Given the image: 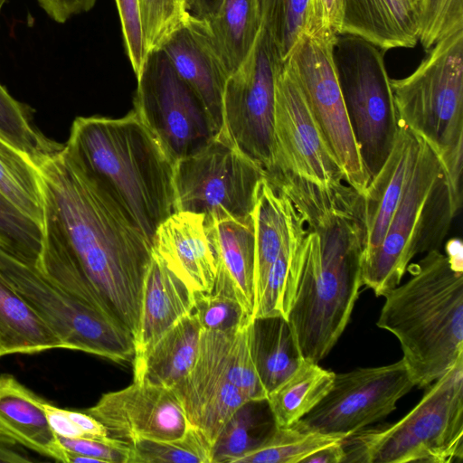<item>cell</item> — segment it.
<instances>
[{
	"label": "cell",
	"instance_id": "1",
	"mask_svg": "<svg viewBox=\"0 0 463 463\" xmlns=\"http://www.w3.org/2000/svg\"><path fill=\"white\" fill-rule=\"evenodd\" d=\"M33 160L43 194L41 249L75 263L109 313L135 337L152 244L65 144Z\"/></svg>",
	"mask_w": 463,
	"mask_h": 463
},
{
	"label": "cell",
	"instance_id": "2",
	"mask_svg": "<svg viewBox=\"0 0 463 463\" xmlns=\"http://www.w3.org/2000/svg\"><path fill=\"white\" fill-rule=\"evenodd\" d=\"M272 184L306 224L304 261L288 322L302 358L318 363L344 333L363 286L364 194L345 181L322 184L290 174L276 175Z\"/></svg>",
	"mask_w": 463,
	"mask_h": 463
},
{
	"label": "cell",
	"instance_id": "3",
	"mask_svg": "<svg viewBox=\"0 0 463 463\" xmlns=\"http://www.w3.org/2000/svg\"><path fill=\"white\" fill-rule=\"evenodd\" d=\"M410 279L383 295L376 326L399 341L402 359L420 388L463 355L462 243L432 250L407 268Z\"/></svg>",
	"mask_w": 463,
	"mask_h": 463
},
{
	"label": "cell",
	"instance_id": "4",
	"mask_svg": "<svg viewBox=\"0 0 463 463\" xmlns=\"http://www.w3.org/2000/svg\"><path fill=\"white\" fill-rule=\"evenodd\" d=\"M65 145L152 244L158 226L176 212L175 163L135 109L117 118H76Z\"/></svg>",
	"mask_w": 463,
	"mask_h": 463
},
{
	"label": "cell",
	"instance_id": "5",
	"mask_svg": "<svg viewBox=\"0 0 463 463\" xmlns=\"http://www.w3.org/2000/svg\"><path fill=\"white\" fill-rule=\"evenodd\" d=\"M399 125L439 160L456 210L462 204L463 30L432 46L405 78L391 79Z\"/></svg>",
	"mask_w": 463,
	"mask_h": 463
},
{
	"label": "cell",
	"instance_id": "6",
	"mask_svg": "<svg viewBox=\"0 0 463 463\" xmlns=\"http://www.w3.org/2000/svg\"><path fill=\"white\" fill-rule=\"evenodd\" d=\"M394 423L344 440L345 463H452L463 458V355Z\"/></svg>",
	"mask_w": 463,
	"mask_h": 463
},
{
	"label": "cell",
	"instance_id": "7",
	"mask_svg": "<svg viewBox=\"0 0 463 463\" xmlns=\"http://www.w3.org/2000/svg\"><path fill=\"white\" fill-rule=\"evenodd\" d=\"M458 214L444 169L420 138L415 165L380 245L362 259L363 285L381 297L419 254L439 250Z\"/></svg>",
	"mask_w": 463,
	"mask_h": 463
},
{
	"label": "cell",
	"instance_id": "8",
	"mask_svg": "<svg viewBox=\"0 0 463 463\" xmlns=\"http://www.w3.org/2000/svg\"><path fill=\"white\" fill-rule=\"evenodd\" d=\"M0 276L61 341L115 363L132 362L133 335L118 320L43 274L34 262L0 245Z\"/></svg>",
	"mask_w": 463,
	"mask_h": 463
},
{
	"label": "cell",
	"instance_id": "9",
	"mask_svg": "<svg viewBox=\"0 0 463 463\" xmlns=\"http://www.w3.org/2000/svg\"><path fill=\"white\" fill-rule=\"evenodd\" d=\"M380 50L350 34H338L333 47L344 102L370 179L390 154L400 127Z\"/></svg>",
	"mask_w": 463,
	"mask_h": 463
},
{
	"label": "cell",
	"instance_id": "10",
	"mask_svg": "<svg viewBox=\"0 0 463 463\" xmlns=\"http://www.w3.org/2000/svg\"><path fill=\"white\" fill-rule=\"evenodd\" d=\"M265 170L220 136L174 167L176 212L202 213L207 222L251 214Z\"/></svg>",
	"mask_w": 463,
	"mask_h": 463
},
{
	"label": "cell",
	"instance_id": "11",
	"mask_svg": "<svg viewBox=\"0 0 463 463\" xmlns=\"http://www.w3.org/2000/svg\"><path fill=\"white\" fill-rule=\"evenodd\" d=\"M336 36L332 32H303L283 63L338 161L345 183L364 194L371 179L359 152L335 68L333 47Z\"/></svg>",
	"mask_w": 463,
	"mask_h": 463
},
{
	"label": "cell",
	"instance_id": "12",
	"mask_svg": "<svg viewBox=\"0 0 463 463\" xmlns=\"http://www.w3.org/2000/svg\"><path fill=\"white\" fill-rule=\"evenodd\" d=\"M282 64L262 27L247 59L226 81L222 125L217 135L260 165L267 175L274 165L275 85Z\"/></svg>",
	"mask_w": 463,
	"mask_h": 463
},
{
	"label": "cell",
	"instance_id": "13",
	"mask_svg": "<svg viewBox=\"0 0 463 463\" xmlns=\"http://www.w3.org/2000/svg\"><path fill=\"white\" fill-rule=\"evenodd\" d=\"M137 80L134 109L175 164L217 136L202 101L161 49L147 53Z\"/></svg>",
	"mask_w": 463,
	"mask_h": 463
},
{
	"label": "cell",
	"instance_id": "14",
	"mask_svg": "<svg viewBox=\"0 0 463 463\" xmlns=\"http://www.w3.org/2000/svg\"><path fill=\"white\" fill-rule=\"evenodd\" d=\"M414 386L402 359L335 373L329 392L299 421L307 429L347 438L391 414Z\"/></svg>",
	"mask_w": 463,
	"mask_h": 463
},
{
	"label": "cell",
	"instance_id": "15",
	"mask_svg": "<svg viewBox=\"0 0 463 463\" xmlns=\"http://www.w3.org/2000/svg\"><path fill=\"white\" fill-rule=\"evenodd\" d=\"M273 174H290L322 184L345 182L338 161L284 63L275 85L274 165L267 175Z\"/></svg>",
	"mask_w": 463,
	"mask_h": 463
},
{
	"label": "cell",
	"instance_id": "16",
	"mask_svg": "<svg viewBox=\"0 0 463 463\" xmlns=\"http://www.w3.org/2000/svg\"><path fill=\"white\" fill-rule=\"evenodd\" d=\"M86 412L106 428L110 438L126 443L175 439L191 427L172 389L136 381L104 393Z\"/></svg>",
	"mask_w": 463,
	"mask_h": 463
},
{
	"label": "cell",
	"instance_id": "17",
	"mask_svg": "<svg viewBox=\"0 0 463 463\" xmlns=\"http://www.w3.org/2000/svg\"><path fill=\"white\" fill-rule=\"evenodd\" d=\"M225 338L226 332L203 329L194 366L172 389L189 424L212 446L228 420L250 402L229 380Z\"/></svg>",
	"mask_w": 463,
	"mask_h": 463
},
{
	"label": "cell",
	"instance_id": "18",
	"mask_svg": "<svg viewBox=\"0 0 463 463\" xmlns=\"http://www.w3.org/2000/svg\"><path fill=\"white\" fill-rule=\"evenodd\" d=\"M152 252L192 292L212 290L217 259L203 214L186 211L171 214L156 229Z\"/></svg>",
	"mask_w": 463,
	"mask_h": 463
},
{
	"label": "cell",
	"instance_id": "19",
	"mask_svg": "<svg viewBox=\"0 0 463 463\" xmlns=\"http://www.w3.org/2000/svg\"><path fill=\"white\" fill-rule=\"evenodd\" d=\"M160 49L178 76L202 101L218 135L222 125V96L229 74L210 44L202 22L186 14L184 23Z\"/></svg>",
	"mask_w": 463,
	"mask_h": 463
},
{
	"label": "cell",
	"instance_id": "20",
	"mask_svg": "<svg viewBox=\"0 0 463 463\" xmlns=\"http://www.w3.org/2000/svg\"><path fill=\"white\" fill-rule=\"evenodd\" d=\"M206 229L217 259V274L212 290L236 298L252 318L255 306L252 214L206 222Z\"/></svg>",
	"mask_w": 463,
	"mask_h": 463
},
{
	"label": "cell",
	"instance_id": "21",
	"mask_svg": "<svg viewBox=\"0 0 463 463\" xmlns=\"http://www.w3.org/2000/svg\"><path fill=\"white\" fill-rule=\"evenodd\" d=\"M420 0H342L340 34L360 37L381 50L419 42Z\"/></svg>",
	"mask_w": 463,
	"mask_h": 463
},
{
	"label": "cell",
	"instance_id": "22",
	"mask_svg": "<svg viewBox=\"0 0 463 463\" xmlns=\"http://www.w3.org/2000/svg\"><path fill=\"white\" fill-rule=\"evenodd\" d=\"M419 148L420 137L400 125L390 154L364 193L367 229L364 255L383 240L410 180Z\"/></svg>",
	"mask_w": 463,
	"mask_h": 463
},
{
	"label": "cell",
	"instance_id": "23",
	"mask_svg": "<svg viewBox=\"0 0 463 463\" xmlns=\"http://www.w3.org/2000/svg\"><path fill=\"white\" fill-rule=\"evenodd\" d=\"M43 398L9 374L0 375V434L20 446L67 463L66 450L52 430Z\"/></svg>",
	"mask_w": 463,
	"mask_h": 463
},
{
	"label": "cell",
	"instance_id": "24",
	"mask_svg": "<svg viewBox=\"0 0 463 463\" xmlns=\"http://www.w3.org/2000/svg\"><path fill=\"white\" fill-rule=\"evenodd\" d=\"M202 326L194 312L178 320L132 361L134 381L173 389L196 360Z\"/></svg>",
	"mask_w": 463,
	"mask_h": 463
},
{
	"label": "cell",
	"instance_id": "25",
	"mask_svg": "<svg viewBox=\"0 0 463 463\" xmlns=\"http://www.w3.org/2000/svg\"><path fill=\"white\" fill-rule=\"evenodd\" d=\"M194 292L152 252L143 284L135 354L193 312Z\"/></svg>",
	"mask_w": 463,
	"mask_h": 463
},
{
	"label": "cell",
	"instance_id": "26",
	"mask_svg": "<svg viewBox=\"0 0 463 463\" xmlns=\"http://www.w3.org/2000/svg\"><path fill=\"white\" fill-rule=\"evenodd\" d=\"M255 237V306L269 270L300 218L289 199L265 177L251 213ZM254 306V308H255Z\"/></svg>",
	"mask_w": 463,
	"mask_h": 463
},
{
	"label": "cell",
	"instance_id": "27",
	"mask_svg": "<svg viewBox=\"0 0 463 463\" xmlns=\"http://www.w3.org/2000/svg\"><path fill=\"white\" fill-rule=\"evenodd\" d=\"M200 21L230 77L247 59L262 30L260 0H224L215 15Z\"/></svg>",
	"mask_w": 463,
	"mask_h": 463
},
{
	"label": "cell",
	"instance_id": "28",
	"mask_svg": "<svg viewBox=\"0 0 463 463\" xmlns=\"http://www.w3.org/2000/svg\"><path fill=\"white\" fill-rule=\"evenodd\" d=\"M251 356L269 394L285 381L303 360L288 319L254 318L250 326Z\"/></svg>",
	"mask_w": 463,
	"mask_h": 463
},
{
	"label": "cell",
	"instance_id": "29",
	"mask_svg": "<svg viewBox=\"0 0 463 463\" xmlns=\"http://www.w3.org/2000/svg\"><path fill=\"white\" fill-rule=\"evenodd\" d=\"M0 348L3 356L64 349L51 328L1 276Z\"/></svg>",
	"mask_w": 463,
	"mask_h": 463
},
{
	"label": "cell",
	"instance_id": "30",
	"mask_svg": "<svg viewBox=\"0 0 463 463\" xmlns=\"http://www.w3.org/2000/svg\"><path fill=\"white\" fill-rule=\"evenodd\" d=\"M335 373L303 359L267 397L276 426L292 425L309 413L329 392Z\"/></svg>",
	"mask_w": 463,
	"mask_h": 463
},
{
	"label": "cell",
	"instance_id": "31",
	"mask_svg": "<svg viewBox=\"0 0 463 463\" xmlns=\"http://www.w3.org/2000/svg\"><path fill=\"white\" fill-rule=\"evenodd\" d=\"M306 224L300 215L292 234L271 265L253 317L288 319L297 293L305 256Z\"/></svg>",
	"mask_w": 463,
	"mask_h": 463
},
{
	"label": "cell",
	"instance_id": "32",
	"mask_svg": "<svg viewBox=\"0 0 463 463\" xmlns=\"http://www.w3.org/2000/svg\"><path fill=\"white\" fill-rule=\"evenodd\" d=\"M0 194L22 214L43 222L40 174L33 158L0 131Z\"/></svg>",
	"mask_w": 463,
	"mask_h": 463
},
{
	"label": "cell",
	"instance_id": "33",
	"mask_svg": "<svg viewBox=\"0 0 463 463\" xmlns=\"http://www.w3.org/2000/svg\"><path fill=\"white\" fill-rule=\"evenodd\" d=\"M345 438L307 429L299 420L285 427L275 425L261 442L235 463H303L316 451Z\"/></svg>",
	"mask_w": 463,
	"mask_h": 463
},
{
	"label": "cell",
	"instance_id": "34",
	"mask_svg": "<svg viewBox=\"0 0 463 463\" xmlns=\"http://www.w3.org/2000/svg\"><path fill=\"white\" fill-rule=\"evenodd\" d=\"M260 402H245L224 424L212 446L211 463H235L272 430L275 423L265 420Z\"/></svg>",
	"mask_w": 463,
	"mask_h": 463
},
{
	"label": "cell",
	"instance_id": "35",
	"mask_svg": "<svg viewBox=\"0 0 463 463\" xmlns=\"http://www.w3.org/2000/svg\"><path fill=\"white\" fill-rule=\"evenodd\" d=\"M128 444V463H211V443L192 426L179 439H139Z\"/></svg>",
	"mask_w": 463,
	"mask_h": 463
},
{
	"label": "cell",
	"instance_id": "36",
	"mask_svg": "<svg viewBox=\"0 0 463 463\" xmlns=\"http://www.w3.org/2000/svg\"><path fill=\"white\" fill-rule=\"evenodd\" d=\"M250 323L236 331L226 332L224 364L229 380L249 401H265L268 393L259 377L250 352Z\"/></svg>",
	"mask_w": 463,
	"mask_h": 463
},
{
	"label": "cell",
	"instance_id": "37",
	"mask_svg": "<svg viewBox=\"0 0 463 463\" xmlns=\"http://www.w3.org/2000/svg\"><path fill=\"white\" fill-rule=\"evenodd\" d=\"M308 0H260L262 25L284 61L304 31Z\"/></svg>",
	"mask_w": 463,
	"mask_h": 463
},
{
	"label": "cell",
	"instance_id": "38",
	"mask_svg": "<svg viewBox=\"0 0 463 463\" xmlns=\"http://www.w3.org/2000/svg\"><path fill=\"white\" fill-rule=\"evenodd\" d=\"M0 131L33 158L55 151L60 143L47 138L31 122L28 108L0 83Z\"/></svg>",
	"mask_w": 463,
	"mask_h": 463
},
{
	"label": "cell",
	"instance_id": "39",
	"mask_svg": "<svg viewBox=\"0 0 463 463\" xmlns=\"http://www.w3.org/2000/svg\"><path fill=\"white\" fill-rule=\"evenodd\" d=\"M193 312L202 328L211 331L232 332L252 321L237 299L213 290L194 292Z\"/></svg>",
	"mask_w": 463,
	"mask_h": 463
},
{
	"label": "cell",
	"instance_id": "40",
	"mask_svg": "<svg viewBox=\"0 0 463 463\" xmlns=\"http://www.w3.org/2000/svg\"><path fill=\"white\" fill-rule=\"evenodd\" d=\"M463 30V0H420L419 42L427 52Z\"/></svg>",
	"mask_w": 463,
	"mask_h": 463
},
{
	"label": "cell",
	"instance_id": "41",
	"mask_svg": "<svg viewBox=\"0 0 463 463\" xmlns=\"http://www.w3.org/2000/svg\"><path fill=\"white\" fill-rule=\"evenodd\" d=\"M0 238L3 247L35 262L41 249V228L15 209L1 194Z\"/></svg>",
	"mask_w": 463,
	"mask_h": 463
},
{
	"label": "cell",
	"instance_id": "42",
	"mask_svg": "<svg viewBox=\"0 0 463 463\" xmlns=\"http://www.w3.org/2000/svg\"><path fill=\"white\" fill-rule=\"evenodd\" d=\"M140 11L147 53L160 49L186 17L184 0H140Z\"/></svg>",
	"mask_w": 463,
	"mask_h": 463
},
{
	"label": "cell",
	"instance_id": "43",
	"mask_svg": "<svg viewBox=\"0 0 463 463\" xmlns=\"http://www.w3.org/2000/svg\"><path fill=\"white\" fill-rule=\"evenodd\" d=\"M116 4L125 49L137 78L147 55L142 31L140 0H116Z\"/></svg>",
	"mask_w": 463,
	"mask_h": 463
},
{
	"label": "cell",
	"instance_id": "44",
	"mask_svg": "<svg viewBox=\"0 0 463 463\" xmlns=\"http://www.w3.org/2000/svg\"><path fill=\"white\" fill-rule=\"evenodd\" d=\"M62 447L71 452L90 457L100 463H128V444L115 439H69L57 436Z\"/></svg>",
	"mask_w": 463,
	"mask_h": 463
},
{
	"label": "cell",
	"instance_id": "45",
	"mask_svg": "<svg viewBox=\"0 0 463 463\" xmlns=\"http://www.w3.org/2000/svg\"><path fill=\"white\" fill-rule=\"evenodd\" d=\"M342 0H308L304 33L340 34Z\"/></svg>",
	"mask_w": 463,
	"mask_h": 463
},
{
	"label": "cell",
	"instance_id": "46",
	"mask_svg": "<svg viewBox=\"0 0 463 463\" xmlns=\"http://www.w3.org/2000/svg\"><path fill=\"white\" fill-rule=\"evenodd\" d=\"M42 406L52 430L57 436L69 439H86L79 426L69 416L67 409L59 408L45 400Z\"/></svg>",
	"mask_w": 463,
	"mask_h": 463
},
{
	"label": "cell",
	"instance_id": "47",
	"mask_svg": "<svg viewBox=\"0 0 463 463\" xmlns=\"http://www.w3.org/2000/svg\"><path fill=\"white\" fill-rule=\"evenodd\" d=\"M224 0H184V9L187 15L207 20L219 11Z\"/></svg>",
	"mask_w": 463,
	"mask_h": 463
},
{
	"label": "cell",
	"instance_id": "48",
	"mask_svg": "<svg viewBox=\"0 0 463 463\" xmlns=\"http://www.w3.org/2000/svg\"><path fill=\"white\" fill-rule=\"evenodd\" d=\"M33 461L24 447L0 434V463H28Z\"/></svg>",
	"mask_w": 463,
	"mask_h": 463
},
{
	"label": "cell",
	"instance_id": "49",
	"mask_svg": "<svg viewBox=\"0 0 463 463\" xmlns=\"http://www.w3.org/2000/svg\"><path fill=\"white\" fill-rule=\"evenodd\" d=\"M344 440L330 444L316 451L305 458L303 463H345Z\"/></svg>",
	"mask_w": 463,
	"mask_h": 463
},
{
	"label": "cell",
	"instance_id": "50",
	"mask_svg": "<svg viewBox=\"0 0 463 463\" xmlns=\"http://www.w3.org/2000/svg\"><path fill=\"white\" fill-rule=\"evenodd\" d=\"M57 4L73 9H89L94 6L97 0H53Z\"/></svg>",
	"mask_w": 463,
	"mask_h": 463
},
{
	"label": "cell",
	"instance_id": "51",
	"mask_svg": "<svg viewBox=\"0 0 463 463\" xmlns=\"http://www.w3.org/2000/svg\"><path fill=\"white\" fill-rule=\"evenodd\" d=\"M6 0H0V13H1V10L4 6V5L5 4Z\"/></svg>",
	"mask_w": 463,
	"mask_h": 463
},
{
	"label": "cell",
	"instance_id": "52",
	"mask_svg": "<svg viewBox=\"0 0 463 463\" xmlns=\"http://www.w3.org/2000/svg\"><path fill=\"white\" fill-rule=\"evenodd\" d=\"M2 356H3V354H2V351H1V348H0V357H2Z\"/></svg>",
	"mask_w": 463,
	"mask_h": 463
},
{
	"label": "cell",
	"instance_id": "53",
	"mask_svg": "<svg viewBox=\"0 0 463 463\" xmlns=\"http://www.w3.org/2000/svg\"><path fill=\"white\" fill-rule=\"evenodd\" d=\"M0 245H2V246H3V241H2V240H1V238H0Z\"/></svg>",
	"mask_w": 463,
	"mask_h": 463
}]
</instances>
